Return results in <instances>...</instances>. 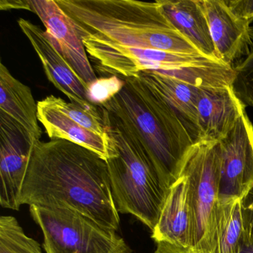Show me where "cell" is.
I'll use <instances>...</instances> for the list:
<instances>
[{
    "label": "cell",
    "instance_id": "obj_16",
    "mask_svg": "<svg viewBox=\"0 0 253 253\" xmlns=\"http://www.w3.org/2000/svg\"><path fill=\"white\" fill-rule=\"evenodd\" d=\"M38 103L32 90L0 63V118L12 123L32 145L41 141Z\"/></svg>",
    "mask_w": 253,
    "mask_h": 253
},
{
    "label": "cell",
    "instance_id": "obj_4",
    "mask_svg": "<svg viewBox=\"0 0 253 253\" xmlns=\"http://www.w3.org/2000/svg\"><path fill=\"white\" fill-rule=\"evenodd\" d=\"M102 110L115 144L106 163L115 207L118 212L134 216L152 231L169 189L146 157Z\"/></svg>",
    "mask_w": 253,
    "mask_h": 253
},
{
    "label": "cell",
    "instance_id": "obj_9",
    "mask_svg": "<svg viewBox=\"0 0 253 253\" xmlns=\"http://www.w3.org/2000/svg\"><path fill=\"white\" fill-rule=\"evenodd\" d=\"M219 144L218 201L240 200L253 186V125L247 112Z\"/></svg>",
    "mask_w": 253,
    "mask_h": 253
},
{
    "label": "cell",
    "instance_id": "obj_24",
    "mask_svg": "<svg viewBox=\"0 0 253 253\" xmlns=\"http://www.w3.org/2000/svg\"><path fill=\"white\" fill-rule=\"evenodd\" d=\"M229 9L241 20L251 23L253 20V0H224Z\"/></svg>",
    "mask_w": 253,
    "mask_h": 253
},
{
    "label": "cell",
    "instance_id": "obj_19",
    "mask_svg": "<svg viewBox=\"0 0 253 253\" xmlns=\"http://www.w3.org/2000/svg\"><path fill=\"white\" fill-rule=\"evenodd\" d=\"M139 75L153 87L175 111L197 143L198 141L197 106L200 88L156 71H146Z\"/></svg>",
    "mask_w": 253,
    "mask_h": 253
},
{
    "label": "cell",
    "instance_id": "obj_18",
    "mask_svg": "<svg viewBox=\"0 0 253 253\" xmlns=\"http://www.w3.org/2000/svg\"><path fill=\"white\" fill-rule=\"evenodd\" d=\"M244 236L240 200L217 203L205 236L193 253H238Z\"/></svg>",
    "mask_w": 253,
    "mask_h": 253
},
{
    "label": "cell",
    "instance_id": "obj_23",
    "mask_svg": "<svg viewBox=\"0 0 253 253\" xmlns=\"http://www.w3.org/2000/svg\"><path fill=\"white\" fill-rule=\"evenodd\" d=\"M244 235L253 240V186L240 199Z\"/></svg>",
    "mask_w": 253,
    "mask_h": 253
},
{
    "label": "cell",
    "instance_id": "obj_10",
    "mask_svg": "<svg viewBox=\"0 0 253 253\" xmlns=\"http://www.w3.org/2000/svg\"><path fill=\"white\" fill-rule=\"evenodd\" d=\"M20 4V9L38 16L48 38L87 85L98 78L75 23L56 0H21Z\"/></svg>",
    "mask_w": 253,
    "mask_h": 253
},
{
    "label": "cell",
    "instance_id": "obj_14",
    "mask_svg": "<svg viewBox=\"0 0 253 253\" xmlns=\"http://www.w3.org/2000/svg\"><path fill=\"white\" fill-rule=\"evenodd\" d=\"M245 108L232 86L200 88L197 106L198 141L223 140L246 112Z\"/></svg>",
    "mask_w": 253,
    "mask_h": 253
},
{
    "label": "cell",
    "instance_id": "obj_25",
    "mask_svg": "<svg viewBox=\"0 0 253 253\" xmlns=\"http://www.w3.org/2000/svg\"><path fill=\"white\" fill-rule=\"evenodd\" d=\"M157 248L154 253H193L189 249L177 247L166 242L157 243Z\"/></svg>",
    "mask_w": 253,
    "mask_h": 253
},
{
    "label": "cell",
    "instance_id": "obj_21",
    "mask_svg": "<svg viewBox=\"0 0 253 253\" xmlns=\"http://www.w3.org/2000/svg\"><path fill=\"white\" fill-rule=\"evenodd\" d=\"M233 68L232 90L245 107L253 108V49Z\"/></svg>",
    "mask_w": 253,
    "mask_h": 253
},
{
    "label": "cell",
    "instance_id": "obj_1",
    "mask_svg": "<svg viewBox=\"0 0 253 253\" xmlns=\"http://www.w3.org/2000/svg\"><path fill=\"white\" fill-rule=\"evenodd\" d=\"M20 204L68 209L112 230L119 229L106 160L68 140L35 145Z\"/></svg>",
    "mask_w": 253,
    "mask_h": 253
},
{
    "label": "cell",
    "instance_id": "obj_13",
    "mask_svg": "<svg viewBox=\"0 0 253 253\" xmlns=\"http://www.w3.org/2000/svg\"><path fill=\"white\" fill-rule=\"evenodd\" d=\"M202 5L217 59L233 67L253 49V29L235 15L224 0H202Z\"/></svg>",
    "mask_w": 253,
    "mask_h": 253
},
{
    "label": "cell",
    "instance_id": "obj_5",
    "mask_svg": "<svg viewBox=\"0 0 253 253\" xmlns=\"http://www.w3.org/2000/svg\"><path fill=\"white\" fill-rule=\"evenodd\" d=\"M82 39L87 54L96 63L99 72L123 78H134L146 71H156L195 83L204 78L209 66L217 61L201 54L131 48L94 35Z\"/></svg>",
    "mask_w": 253,
    "mask_h": 253
},
{
    "label": "cell",
    "instance_id": "obj_12",
    "mask_svg": "<svg viewBox=\"0 0 253 253\" xmlns=\"http://www.w3.org/2000/svg\"><path fill=\"white\" fill-rule=\"evenodd\" d=\"M18 25L39 57L48 81L72 103L85 108L95 106L88 101V85L78 76L45 31L23 18L18 20Z\"/></svg>",
    "mask_w": 253,
    "mask_h": 253
},
{
    "label": "cell",
    "instance_id": "obj_17",
    "mask_svg": "<svg viewBox=\"0 0 253 253\" xmlns=\"http://www.w3.org/2000/svg\"><path fill=\"white\" fill-rule=\"evenodd\" d=\"M159 2L170 23L201 54L219 60L202 0H159Z\"/></svg>",
    "mask_w": 253,
    "mask_h": 253
},
{
    "label": "cell",
    "instance_id": "obj_22",
    "mask_svg": "<svg viewBox=\"0 0 253 253\" xmlns=\"http://www.w3.org/2000/svg\"><path fill=\"white\" fill-rule=\"evenodd\" d=\"M124 84V80L118 76L97 78L88 85V101L95 106L105 104L121 91Z\"/></svg>",
    "mask_w": 253,
    "mask_h": 253
},
{
    "label": "cell",
    "instance_id": "obj_11",
    "mask_svg": "<svg viewBox=\"0 0 253 253\" xmlns=\"http://www.w3.org/2000/svg\"><path fill=\"white\" fill-rule=\"evenodd\" d=\"M34 146L15 125L0 118V204L18 211Z\"/></svg>",
    "mask_w": 253,
    "mask_h": 253
},
{
    "label": "cell",
    "instance_id": "obj_2",
    "mask_svg": "<svg viewBox=\"0 0 253 253\" xmlns=\"http://www.w3.org/2000/svg\"><path fill=\"white\" fill-rule=\"evenodd\" d=\"M123 79L121 91L100 106L169 189L180 178L195 140L175 111L140 75Z\"/></svg>",
    "mask_w": 253,
    "mask_h": 253
},
{
    "label": "cell",
    "instance_id": "obj_20",
    "mask_svg": "<svg viewBox=\"0 0 253 253\" xmlns=\"http://www.w3.org/2000/svg\"><path fill=\"white\" fill-rule=\"evenodd\" d=\"M0 253H42L38 241L26 235L13 216L0 217Z\"/></svg>",
    "mask_w": 253,
    "mask_h": 253
},
{
    "label": "cell",
    "instance_id": "obj_3",
    "mask_svg": "<svg viewBox=\"0 0 253 253\" xmlns=\"http://www.w3.org/2000/svg\"><path fill=\"white\" fill-rule=\"evenodd\" d=\"M81 38H97L131 48L201 54L168 20L160 4L136 0H56ZM203 55V54H201Z\"/></svg>",
    "mask_w": 253,
    "mask_h": 253
},
{
    "label": "cell",
    "instance_id": "obj_15",
    "mask_svg": "<svg viewBox=\"0 0 253 253\" xmlns=\"http://www.w3.org/2000/svg\"><path fill=\"white\" fill-rule=\"evenodd\" d=\"M152 232V238L156 243H169L185 249L193 247L195 223L186 176H180L170 187L158 223Z\"/></svg>",
    "mask_w": 253,
    "mask_h": 253
},
{
    "label": "cell",
    "instance_id": "obj_7",
    "mask_svg": "<svg viewBox=\"0 0 253 253\" xmlns=\"http://www.w3.org/2000/svg\"><path fill=\"white\" fill-rule=\"evenodd\" d=\"M38 120L51 140H65L107 160L115 151L109 126L100 106L83 107L48 96L38 103Z\"/></svg>",
    "mask_w": 253,
    "mask_h": 253
},
{
    "label": "cell",
    "instance_id": "obj_26",
    "mask_svg": "<svg viewBox=\"0 0 253 253\" xmlns=\"http://www.w3.org/2000/svg\"><path fill=\"white\" fill-rule=\"evenodd\" d=\"M238 253H253V240L243 236Z\"/></svg>",
    "mask_w": 253,
    "mask_h": 253
},
{
    "label": "cell",
    "instance_id": "obj_6",
    "mask_svg": "<svg viewBox=\"0 0 253 253\" xmlns=\"http://www.w3.org/2000/svg\"><path fill=\"white\" fill-rule=\"evenodd\" d=\"M46 253H134L117 231L68 209L30 206Z\"/></svg>",
    "mask_w": 253,
    "mask_h": 253
},
{
    "label": "cell",
    "instance_id": "obj_8",
    "mask_svg": "<svg viewBox=\"0 0 253 253\" xmlns=\"http://www.w3.org/2000/svg\"><path fill=\"white\" fill-rule=\"evenodd\" d=\"M187 177L195 223V250L205 236L211 214L218 203L220 176L219 142L201 140L186 155L180 176Z\"/></svg>",
    "mask_w": 253,
    "mask_h": 253
}]
</instances>
